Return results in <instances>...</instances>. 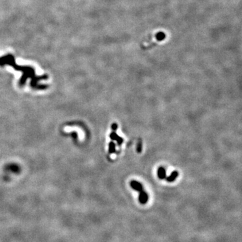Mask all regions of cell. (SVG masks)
Masks as SVG:
<instances>
[{
    "mask_svg": "<svg viewBox=\"0 0 242 242\" xmlns=\"http://www.w3.org/2000/svg\"><path fill=\"white\" fill-rule=\"evenodd\" d=\"M178 175H179V174H178V172H177V171H174V172L171 174L168 177L166 178V180H167V182H174L177 178V177L178 176Z\"/></svg>",
    "mask_w": 242,
    "mask_h": 242,
    "instance_id": "4",
    "label": "cell"
},
{
    "mask_svg": "<svg viewBox=\"0 0 242 242\" xmlns=\"http://www.w3.org/2000/svg\"><path fill=\"white\" fill-rule=\"evenodd\" d=\"M111 128H112L113 131H116L117 130V129H118V124H117L116 123H113L112 124Z\"/></svg>",
    "mask_w": 242,
    "mask_h": 242,
    "instance_id": "8",
    "label": "cell"
},
{
    "mask_svg": "<svg viewBox=\"0 0 242 242\" xmlns=\"http://www.w3.org/2000/svg\"><path fill=\"white\" fill-rule=\"evenodd\" d=\"M10 169H11L12 171H14V172H18V166H12V167L11 168H10Z\"/></svg>",
    "mask_w": 242,
    "mask_h": 242,
    "instance_id": "9",
    "label": "cell"
},
{
    "mask_svg": "<svg viewBox=\"0 0 242 242\" xmlns=\"http://www.w3.org/2000/svg\"><path fill=\"white\" fill-rule=\"evenodd\" d=\"M141 150H142V144H141V141H140L139 142L138 146H137V152L141 153Z\"/></svg>",
    "mask_w": 242,
    "mask_h": 242,
    "instance_id": "7",
    "label": "cell"
},
{
    "mask_svg": "<svg viewBox=\"0 0 242 242\" xmlns=\"http://www.w3.org/2000/svg\"><path fill=\"white\" fill-rule=\"evenodd\" d=\"M108 147H109V153L110 154H114V153H115L116 151V146L115 143H114L113 141H111L109 143V145H108Z\"/></svg>",
    "mask_w": 242,
    "mask_h": 242,
    "instance_id": "6",
    "label": "cell"
},
{
    "mask_svg": "<svg viewBox=\"0 0 242 242\" xmlns=\"http://www.w3.org/2000/svg\"><path fill=\"white\" fill-rule=\"evenodd\" d=\"M110 138L112 140H113V141H116V142H117V143H118V145H121L123 143V139L122 138V137H119L118 135H117L115 131H113L112 133H110Z\"/></svg>",
    "mask_w": 242,
    "mask_h": 242,
    "instance_id": "3",
    "label": "cell"
},
{
    "mask_svg": "<svg viewBox=\"0 0 242 242\" xmlns=\"http://www.w3.org/2000/svg\"><path fill=\"white\" fill-rule=\"evenodd\" d=\"M149 200V197L147 193H146L145 191L142 190L139 192V201L141 204L145 205L147 202Z\"/></svg>",
    "mask_w": 242,
    "mask_h": 242,
    "instance_id": "1",
    "label": "cell"
},
{
    "mask_svg": "<svg viewBox=\"0 0 242 242\" xmlns=\"http://www.w3.org/2000/svg\"><path fill=\"white\" fill-rule=\"evenodd\" d=\"M158 176L160 180H163L166 178V172L164 168L160 167L158 170Z\"/></svg>",
    "mask_w": 242,
    "mask_h": 242,
    "instance_id": "5",
    "label": "cell"
},
{
    "mask_svg": "<svg viewBox=\"0 0 242 242\" xmlns=\"http://www.w3.org/2000/svg\"><path fill=\"white\" fill-rule=\"evenodd\" d=\"M131 188H133V190H136L137 192H139L143 190V185H142L140 182H139L138 181L136 180H132L131 182Z\"/></svg>",
    "mask_w": 242,
    "mask_h": 242,
    "instance_id": "2",
    "label": "cell"
}]
</instances>
